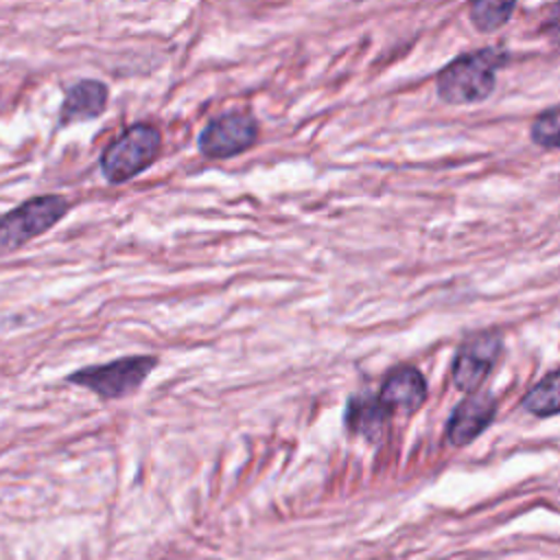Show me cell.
Masks as SVG:
<instances>
[{
  "label": "cell",
  "mask_w": 560,
  "mask_h": 560,
  "mask_svg": "<svg viewBox=\"0 0 560 560\" xmlns=\"http://www.w3.org/2000/svg\"><path fill=\"white\" fill-rule=\"evenodd\" d=\"M508 52L503 48H481L464 52L448 61L438 79L435 92L448 105H472L486 101L497 83V72L505 66Z\"/></svg>",
  "instance_id": "6da1fadb"
},
{
  "label": "cell",
  "mask_w": 560,
  "mask_h": 560,
  "mask_svg": "<svg viewBox=\"0 0 560 560\" xmlns=\"http://www.w3.org/2000/svg\"><path fill=\"white\" fill-rule=\"evenodd\" d=\"M160 129L149 122L127 127L101 153V173L109 184H122L147 171L160 153Z\"/></svg>",
  "instance_id": "7a4b0ae2"
},
{
  "label": "cell",
  "mask_w": 560,
  "mask_h": 560,
  "mask_svg": "<svg viewBox=\"0 0 560 560\" xmlns=\"http://www.w3.org/2000/svg\"><path fill=\"white\" fill-rule=\"evenodd\" d=\"M155 357L136 354V357H120L103 365H88L72 374H68V383L85 387L94 392L103 400H116L131 396L140 389L147 376L155 368Z\"/></svg>",
  "instance_id": "3957f363"
},
{
  "label": "cell",
  "mask_w": 560,
  "mask_h": 560,
  "mask_svg": "<svg viewBox=\"0 0 560 560\" xmlns=\"http://www.w3.org/2000/svg\"><path fill=\"white\" fill-rule=\"evenodd\" d=\"M68 199L61 195H39L22 201L0 217V247L18 249L35 236L48 232L68 214Z\"/></svg>",
  "instance_id": "277c9868"
},
{
  "label": "cell",
  "mask_w": 560,
  "mask_h": 560,
  "mask_svg": "<svg viewBox=\"0 0 560 560\" xmlns=\"http://www.w3.org/2000/svg\"><path fill=\"white\" fill-rule=\"evenodd\" d=\"M256 138L258 122L249 112H225L201 129L197 147L208 160H225L247 151Z\"/></svg>",
  "instance_id": "5b68a950"
},
{
  "label": "cell",
  "mask_w": 560,
  "mask_h": 560,
  "mask_svg": "<svg viewBox=\"0 0 560 560\" xmlns=\"http://www.w3.org/2000/svg\"><path fill=\"white\" fill-rule=\"evenodd\" d=\"M503 354V337L494 330H483L468 337L453 357V383L459 392H479L494 363Z\"/></svg>",
  "instance_id": "8992f818"
},
{
  "label": "cell",
  "mask_w": 560,
  "mask_h": 560,
  "mask_svg": "<svg viewBox=\"0 0 560 560\" xmlns=\"http://www.w3.org/2000/svg\"><path fill=\"white\" fill-rule=\"evenodd\" d=\"M497 400L490 392L468 394L451 413L446 438L453 446H466L477 440L494 420Z\"/></svg>",
  "instance_id": "52a82bcc"
},
{
  "label": "cell",
  "mask_w": 560,
  "mask_h": 560,
  "mask_svg": "<svg viewBox=\"0 0 560 560\" xmlns=\"http://www.w3.org/2000/svg\"><path fill=\"white\" fill-rule=\"evenodd\" d=\"M427 381L422 372L413 365L394 368L376 394L378 400L389 409V413H413L427 400Z\"/></svg>",
  "instance_id": "ba28073f"
},
{
  "label": "cell",
  "mask_w": 560,
  "mask_h": 560,
  "mask_svg": "<svg viewBox=\"0 0 560 560\" xmlns=\"http://www.w3.org/2000/svg\"><path fill=\"white\" fill-rule=\"evenodd\" d=\"M107 85L96 79H81L66 90L61 109H59V125H72L98 118L107 107Z\"/></svg>",
  "instance_id": "9c48e42d"
},
{
  "label": "cell",
  "mask_w": 560,
  "mask_h": 560,
  "mask_svg": "<svg viewBox=\"0 0 560 560\" xmlns=\"http://www.w3.org/2000/svg\"><path fill=\"white\" fill-rule=\"evenodd\" d=\"M389 420H392V413L378 400L376 394H357V396H350L346 402V411H343L346 429L370 442H376L383 438Z\"/></svg>",
  "instance_id": "30bf717a"
},
{
  "label": "cell",
  "mask_w": 560,
  "mask_h": 560,
  "mask_svg": "<svg viewBox=\"0 0 560 560\" xmlns=\"http://www.w3.org/2000/svg\"><path fill=\"white\" fill-rule=\"evenodd\" d=\"M523 407L538 416V418H549L556 416L560 409L558 400V370H551L542 381H538L525 396H523Z\"/></svg>",
  "instance_id": "8fae6325"
},
{
  "label": "cell",
  "mask_w": 560,
  "mask_h": 560,
  "mask_svg": "<svg viewBox=\"0 0 560 560\" xmlns=\"http://www.w3.org/2000/svg\"><path fill=\"white\" fill-rule=\"evenodd\" d=\"M516 4L514 2H490V0H479V2H472L470 4V22L483 31V33H490V31H497L501 28L510 15L514 13Z\"/></svg>",
  "instance_id": "7c38bea8"
},
{
  "label": "cell",
  "mask_w": 560,
  "mask_h": 560,
  "mask_svg": "<svg viewBox=\"0 0 560 560\" xmlns=\"http://www.w3.org/2000/svg\"><path fill=\"white\" fill-rule=\"evenodd\" d=\"M558 105L540 112L532 127H529V138L534 144L542 147V149H556L558 147Z\"/></svg>",
  "instance_id": "4fadbf2b"
}]
</instances>
